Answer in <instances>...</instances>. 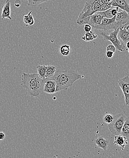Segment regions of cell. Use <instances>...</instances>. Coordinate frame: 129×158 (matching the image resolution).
Segmentation results:
<instances>
[{"mask_svg": "<svg viewBox=\"0 0 129 158\" xmlns=\"http://www.w3.org/2000/svg\"><path fill=\"white\" fill-rule=\"evenodd\" d=\"M54 80L56 84V92L62 90H67L77 80L82 78L78 73L69 70L56 71L53 77L48 78Z\"/></svg>", "mask_w": 129, "mask_h": 158, "instance_id": "cell-1", "label": "cell"}, {"mask_svg": "<svg viewBox=\"0 0 129 158\" xmlns=\"http://www.w3.org/2000/svg\"><path fill=\"white\" fill-rule=\"evenodd\" d=\"M44 81L38 74L23 73L21 85L30 96L38 97L40 95Z\"/></svg>", "mask_w": 129, "mask_h": 158, "instance_id": "cell-2", "label": "cell"}, {"mask_svg": "<svg viewBox=\"0 0 129 158\" xmlns=\"http://www.w3.org/2000/svg\"><path fill=\"white\" fill-rule=\"evenodd\" d=\"M105 11L100 0H86L84 6L79 14L76 21L91 16L96 12Z\"/></svg>", "mask_w": 129, "mask_h": 158, "instance_id": "cell-3", "label": "cell"}, {"mask_svg": "<svg viewBox=\"0 0 129 158\" xmlns=\"http://www.w3.org/2000/svg\"><path fill=\"white\" fill-rule=\"evenodd\" d=\"M127 118V116L122 113L116 114L113 117L112 122L108 125L110 132L115 135H120L122 127Z\"/></svg>", "mask_w": 129, "mask_h": 158, "instance_id": "cell-4", "label": "cell"}, {"mask_svg": "<svg viewBox=\"0 0 129 158\" xmlns=\"http://www.w3.org/2000/svg\"><path fill=\"white\" fill-rule=\"evenodd\" d=\"M119 28L114 30L113 31L108 34L105 32L100 33L101 36L104 38L105 40L110 41L112 43L113 45L115 47V48L120 52H124L126 50V47L123 45V44L118 40V35Z\"/></svg>", "mask_w": 129, "mask_h": 158, "instance_id": "cell-5", "label": "cell"}, {"mask_svg": "<svg viewBox=\"0 0 129 158\" xmlns=\"http://www.w3.org/2000/svg\"><path fill=\"white\" fill-rule=\"evenodd\" d=\"M103 18L97 13H94L91 16L84 18L81 20L76 21L78 25L89 24L93 28L99 25L102 22Z\"/></svg>", "mask_w": 129, "mask_h": 158, "instance_id": "cell-6", "label": "cell"}, {"mask_svg": "<svg viewBox=\"0 0 129 158\" xmlns=\"http://www.w3.org/2000/svg\"><path fill=\"white\" fill-rule=\"evenodd\" d=\"M115 16L112 19H106L103 18L101 23L96 27L94 29L106 31L112 29L116 30L120 28V27L115 22Z\"/></svg>", "mask_w": 129, "mask_h": 158, "instance_id": "cell-7", "label": "cell"}, {"mask_svg": "<svg viewBox=\"0 0 129 158\" xmlns=\"http://www.w3.org/2000/svg\"><path fill=\"white\" fill-rule=\"evenodd\" d=\"M118 85L121 88L125 98L126 106L129 104V77L127 76L119 79L118 81Z\"/></svg>", "mask_w": 129, "mask_h": 158, "instance_id": "cell-8", "label": "cell"}, {"mask_svg": "<svg viewBox=\"0 0 129 158\" xmlns=\"http://www.w3.org/2000/svg\"><path fill=\"white\" fill-rule=\"evenodd\" d=\"M129 13L127 11L121 10L115 16V22L119 25L120 28L129 24Z\"/></svg>", "mask_w": 129, "mask_h": 158, "instance_id": "cell-9", "label": "cell"}, {"mask_svg": "<svg viewBox=\"0 0 129 158\" xmlns=\"http://www.w3.org/2000/svg\"><path fill=\"white\" fill-rule=\"evenodd\" d=\"M117 37L118 40L126 47L129 42V24L119 28Z\"/></svg>", "mask_w": 129, "mask_h": 158, "instance_id": "cell-10", "label": "cell"}, {"mask_svg": "<svg viewBox=\"0 0 129 158\" xmlns=\"http://www.w3.org/2000/svg\"><path fill=\"white\" fill-rule=\"evenodd\" d=\"M2 20L5 19H8L11 20V2L10 0H6L5 3L2 7V14H1Z\"/></svg>", "mask_w": 129, "mask_h": 158, "instance_id": "cell-11", "label": "cell"}, {"mask_svg": "<svg viewBox=\"0 0 129 158\" xmlns=\"http://www.w3.org/2000/svg\"><path fill=\"white\" fill-rule=\"evenodd\" d=\"M111 6H116L121 10L129 12V0H113Z\"/></svg>", "mask_w": 129, "mask_h": 158, "instance_id": "cell-12", "label": "cell"}, {"mask_svg": "<svg viewBox=\"0 0 129 158\" xmlns=\"http://www.w3.org/2000/svg\"><path fill=\"white\" fill-rule=\"evenodd\" d=\"M114 144L120 147L122 150H124L125 146L129 144L127 139L122 135H117L114 136Z\"/></svg>", "mask_w": 129, "mask_h": 158, "instance_id": "cell-13", "label": "cell"}, {"mask_svg": "<svg viewBox=\"0 0 129 158\" xmlns=\"http://www.w3.org/2000/svg\"><path fill=\"white\" fill-rule=\"evenodd\" d=\"M97 146L103 150L106 151L107 149L108 145L109 144V141L108 140L106 139L103 136H99L94 141Z\"/></svg>", "mask_w": 129, "mask_h": 158, "instance_id": "cell-14", "label": "cell"}, {"mask_svg": "<svg viewBox=\"0 0 129 158\" xmlns=\"http://www.w3.org/2000/svg\"><path fill=\"white\" fill-rule=\"evenodd\" d=\"M120 134L122 136H124L127 139H128L129 138V120L128 118H127L126 121L124 123V125L121 129Z\"/></svg>", "mask_w": 129, "mask_h": 158, "instance_id": "cell-15", "label": "cell"}, {"mask_svg": "<svg viewBox=\"0 0 129 158\" xmlns=\"http://www.w3.org/2000/svg\"><path fill=\"white\" fill-rule=\"evenodd\" d=\"M32 11H30L27 15H24V23L26 25L32 26L34 23V20L32 15Z\"/></svg>", "mask_w": 129, "mask_h": 158, "instance_id": "cell-16", "label": "cell"}, {"mask_svg": "<svg viewBox=\"0 0 129 158\" xmlns=\"http://www.w3.org/2000/svg\"><path fill=\"white\" fill-rule=\"evenodd\" d=\"M97 38V35L95 34L93 31L87 32L84 34V36L82 37V39L86 42L91 41Z\"/></svg>", "mask_w": 129, "mask_h": 158, "instance_id": "cell-17", "label": "cell"}, {"mask_svg": "<svg viewBox=\"0 0 129 158\" xmlns=\"http://www.w3.org/2000/svg\"><path fill=\"white\" fill-rule=\"evenodd\" d=\"M56 72V67L54 65H46V70L45 72V79L53 77Z\"/></svg>", "mask_w": 129, "mask_h": 158, "instance_id": "cell-18", "label": "cell"}, {"mask_svg": "<svg viewBox=\"0 0 129 158\" xmlns=\"http://www.w3.org/2000/svg\"><path fill=\"white\" fill-rule=\"evenodd\" d=\"M38 71V75L43 81L45 79V72L46 70V65H38L36 67Z\"/></svg>", "mask_w": 129, "mask_h": 158, "instance_id": "cell-19", "label": "cell"}, {"mask_svg": "<svg viewBox=\"0 0 129 158\" xmlns=\"http://www.w3.org/2000/svg\"><path fill=\"white\" fill-rule=\"evenodd\" d=\"M43 81H44V83H45L43 90L48 89V88L56 87V84H55V81L54 80L49 78H46Z\"/></svg>", "mask_w": 129, "mask_h": 158, "instance_id": "cell-20", "label": "cell"}, {"mask_svg": "<svg viewBox=\"0 0 129 158\" xmlns=\"http://www.w3.org/2000/svg\"><path fill=\"white\" fill-rule=\"evenodd\" d=\"M60 52L61 55L64 56L69 55L71 52V47L69 45L64 44L61 46L60 48Z\"/></svg>", "mask_w": 129, "mask_h": 158, "instance_id": "cell-21", "label": "cell"}, {"mask_svg": "<svg viewBox=\"0 0 129 158\" xmlns=\"http://www.w3.org/2000/svg\"><path fill=\"white\" fill-rule=\"evenodd\" d=\"M49 1V0H27L28 5V6L35 7L44 3L46 2Z\"/></svg>", "mask_w": 129, "mask_h": 158, "instance_id": "cell-22", "label": "cell"}, {"mask_svg": "<svg viewBox=\"0 0 129 158\" xmlns=\"http://www.w3.org/2000/svg\"><path fill=\"white\" fill-rule=\"evenodd\" d=\"M100 1L104 6L105 11L110 8L113 0H100Z\"/></svg>", "mask_w": 129, "mask_h": 158, "instance_id": "cell-23", "label": "cell"}, {"mask_svg": "<svg viewBox=\"0 0 129 158\" xmlns=\"http://www.w3.org/2000/svg\"><path fill=\"white\" fill-rule=\"evenodd\" d=\"M113 117L110 114H107L104 117V121L107 124H110L112 122Z\"/></svg>", "mask_w": 129, "mask_h": 158, "instance_id": "cell-24", "label": "cell"}, {"mask_svg": "<svg viewBox=\"0 0 129 158\" xmlns=\"http://www.w3.org/2000/svg\"><path fill=\"white\" fill-rule=\"evenodd\" d=\"M44 91L48 94H53L56 93V87H52V88H48L44 90Z\"/></svg>", "mask_w": 129, "mask_h": 158, "instance_id": "cell-25", "label": "cell"}, {"mask_svg": "<svg viewBox=\"0 0 129 158\" xmlns=\"http://www.w3.org/2000/svg\"><path fill=\"white\" fill-rule=\"evenodd\" d=\"M112 51V52L114 53L116 51V48L113 44H110V45H109L107 47L106 51Z\"/></svg>", "mask_w": 129, "mask_h": 158, "instance_id": "cell-26", "label": "cell"}, {"mask_svg": "<svg viewBox=\"0 0 129 158\" xmlns=\"http://www.w3.org/2000/svg\"><path fill=\"white\" fill-rule=\"evenodd\" d=\"M84 30L86 33L90 32L92 30V27L89 24L84 25Z\"/></svg>", "mask_w": 129, "mask_h": 158, "instance_id": "cell-27", "label": "cell"}, {"mask_svg": "<svg viewBox=\"0 0 129 158\" xmlns=\"http://www.w3.org/2000/svg\"><path fill=\"white\" fill-rule=\"evenodd\" d=\"M114 55V53L112 51H108L106 52V56L108 59H112Z\"/></svg>", "mask_w": 129, "mask_h": 158, "instance_id": "cell-28", "label": "cell"}, {"mask_svg": "<svg viewBox=\"0 0 129 158\" xmlns=\"http://www.w3.org/2000/svg\"><path fill=\"white\" fill-rule=\"evenodd\" d=\"M21 2L19 0H17V1H15V6H16V7H17V8L19 7L20 6H21Z\"/></svg>", "mask_w": 129, "mask_h": 158, "instance_id": "cell-29", "label": "cell"}, {"mask_svg": "<svg viewBox=\"0 0 129 158\" xmlns=\"http://www.w3.org/2000/svg\"><path fill=\"white\" fill-rule=\"evenodd\" d=\"M5 138V135L4 133L2 132H0V140H3Z\"/></svg>", "mask_w": 129, "mask_h": 158, "instance_id": "cell-30", "label": "cell"}, {"mask_svg": "<svg viewBox=\"0 0 129 158\" xmlns=\"http://www.w3.org/2000/svg\"><path fill=\"white\" fill-rule=\"evenodd\" d=\"M129 42H128L127 43V44H126V48H127V49H128L129 48Z\"/></svg>", "mask_w": 129, "mask_h": 158, "instance_id": "cell-31", "label": "cell"}, {"mask_svg": "<svg viewBox=\"0 0 129 158\" xmlns=\"http://www.w3.org/2000/svg\"><path fill=\"white\" fill-rule=\"evenodd\" d=\"M52 158H58L57 157L55 156H54L52 157Z\"/></svg>", "mask_w": 129, "mask_h": 158, "instance_id": "cell-32", "label": "cell"}]
</instances>
